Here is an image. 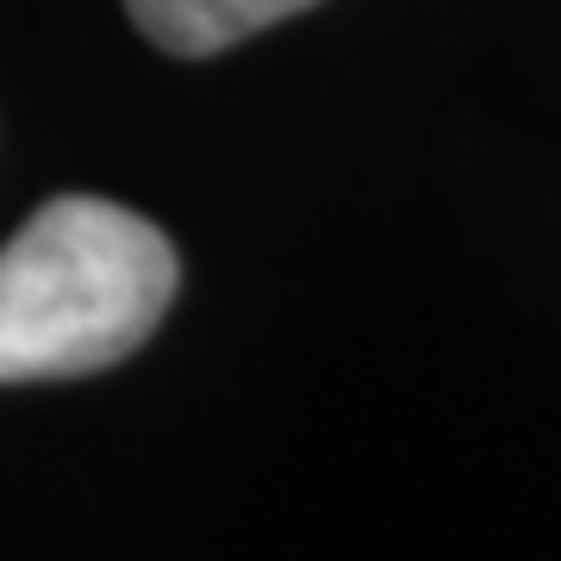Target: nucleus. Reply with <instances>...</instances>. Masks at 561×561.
<instances>
[{
  "label": "nucleus",
  "instance_id": "nucleus-1",
  "mask_svg": "<svg viewBox=\"0 0 561 561\" xmlns=\"http://www.w3.org/2000/svg\"><path fill=\"white\" fill-rule=\"evenodd\" d=\"M175 250L131 206L62 194L0 243V387L101 375L162 324Z\"/></svg>",
  "mask_w": 561,
  "mask_h": 561
},
{
  "label": "nucleus",
  "instance_id": "nucleus-2",
  "mask_svg": "<svg viewBox=\"0 0 561 561\" xmlns=\"http://www.w3.org/2000/svg\"><path fill=\"white\" fill-rule=\"evenodd\" d=\"M319 0H125L138 32L169 57H213L231 44L256 38L262 25L294 20Z\"/></svg>",
  "mask_w": 561,
  "mask_h": 561
}]
</instances>
